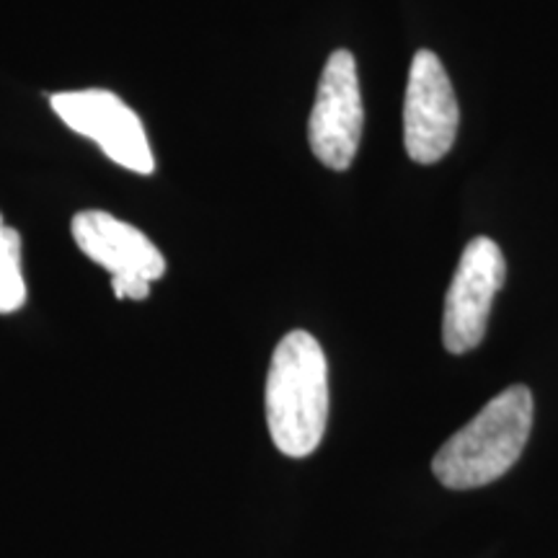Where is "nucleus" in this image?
I'll list each match as a JSON object with an SVG mask.
<instances>
[{
  "instance_id": "obj_6",
  "label": "nucleus",
  "mask_w": 558,
  "mask_h": 558,
  "mask_svg": "<svg viewBox=\"0 0 558 558\" xmlns=\"http://www.w3.org/2000/svg\"><path fill=\"white\" fill-rule=\"evenodd\" d=\"M50 104L70 130L94 140L114 163L135 173H153L156 169L143 122L111 90H65L54 94Z\"/></svg>"
},
{
  "instance_id": "obj_2",
  "label": "nucleus",
  "mask_w": 558,
  "mask_h": 558,
  "mask_svg": "<svg viewBox=\"0 0 558 558\" xmlns=\"http://www.w3.org/2000/svg\"><path fill=\"white\" fill-rule=\"evenodd\" d=\"M533 393L525 386H509L476 416L458 429L432 460L442 486L465 492L492 484L518 463L533 429Z\"/></svg>"
},
{
  "instance_id": "obj_5",
  "label": "nucleus",
  "mask_w": 558,
  "mask_h": 558,
  "mask_svg": "<svg viewBox=\"0 0 558 558\" xmlns=\"http://www.w3.org/2000/svg\"><path fill=\"white\" fill-rule=\"evenodd\" d=\"M460 109L448 70L435 52L418 50L403 99V143L416 163H437L456 145Z\"/></svg>"
},
{
  "instance_id": "obj_7",
  "label": "nucleus",
  "mask_w": 558,
  "mask_h": 558,
  "mask_svg": "<svg viewBox=\"0 0 558 558\" xmlns=\"http://www.w3.org/2000/svg\"><path fill=\"white\" fill-rule=\"evenodd\" d=\"M73 241L90 262L111 277H135L156 282L166 275L163 254L145 233L104 209H86L73 218Z\"/></svg>"
},
{
  "instance_id": "obj_9",
  "label": "nucleus",
  "mask_w": 558,
  "mask_h": 558,
  "mask_svg": "<svg viewBox=\"0 0 558 558\" xmlns=\"http://www.w3.org/2000/svg\"><path fill=\"white\" fill-rule=\"evenodd\" d=\"M111 288H114V295L120 300H145L150 292V282L135 277H111Z\"/></svg>"
},
{
  "instance_id": "obj_3",
  "label": "nucleus",
  "mask_w": 558,
  "mask_h": 558,
  "mask_svg": "<svg viewBox=\"0 0 558 558\" xmlns=\"http://www.w3.org/2000/svg\"><path fill=\"white\" fill-rule=\"evenodd\" d=\"M365 107L357 62L349 50H337L320 73L316 104L308 120V143L326 169L347 171L360 150Z\"/></svg>"
},
{
  "instance_id": "obj_4",
  "label": "nucleus",
  "mask_w": 558,
  "mask_h": 558,
  "mask_svg": "<svg viewBox=\"0 0 558 558\" xmlns=\"http://www.w3.org/2000/svg\"><path fill=\"white\" fill-rule=\"evenodd\" d=\"M505 279L507 262L497 241L486 235L469 241L445 298L442 344L450 354H465L484 341L494 298Z\"/></svg>"
},
{
  "instance_id": "obj_8",
  "label": "nucleus",
  "mask_w": 558,
  "mask_h": 558,
  "mask_svg": "<svg viewBox=\"0 0 558 558\" xmlns=\"http://www.w3.org/2000/svg\"><path fill=\"white\" fill-rule=\"evenodd\" d=\"M26 288L21 275V239L0 220V313H13L24 305Z\"/></svg>"
},
{
  "instance_id": "obj_1",
  "label": "nucleus",
  "mask_w": 558,
  "mask_h": 558,
  "mask_svg": "<svg viewBox=\"0 0 558 558\" xmlns=\"http://www.w3.org/2000/svg\"><path fill=\"white\" fill-rule=\"evenodd\" d=\"M264 403L269 435L282 456L308 458L316 452L329 422V365L313 333L290 331L279 341Z\"/></svg>"
}]
</instances>
